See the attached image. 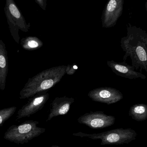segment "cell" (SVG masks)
Here are the masks:
<instances>
[{
    "instance_id": "obj_1",
    "label": "cell",
    "mask_w": 147,
    "mask_h": 147,
    "mask_svg": "<svg viewBox=\"0 0 147 147\" xmlns=\"http://www.w3.org/2000/svg\"><path fill=\"white\" fill-rule=\"evenodd\" d=\"M121 47L125 54L123 62L130 57L132 66L140 72L145 70L147 72V34L140 28L128 24L127 35L122 38Z\"/></svg>"
},
{
    "instance_id": "obj_2",
    "label": "cell",
    "mask_w": 147,
    "mask_h": 147,
    "mask_svg": "<svg viewBox=\"0 0 147 147\" xmlns=\"http://www.w3.org/2000/svg\"><path fill=\"white\" fill-rule=\"evenodd\" d=\"M66 65L52 67L29 78L20 92V99L30 98L55 86L66 74Z\"/></svg>"
},
{
    "instance_id": "obj_3",
    "label": "cell",
    "mask_w": 147,
    "mask_h": 147,
    "mask_svg": "<svg viewBox=\"0 0 147 147\" xmlns=\"http://www.w3.org/2000/svg\"><path fill=\"white\" fill-rule=\"evenodd\" d=\"M37 121H27L19 125L10 126L4 134L5 140L17 144L28 143L45 132V129L38 127Z\"/></svg>"
},
{
    "instance_id": "obj_4",
    "label": "cell",
    "mask_w": 147,
    "mask_h": 147,
    "mask_svg": "<svg viewBox=\"0 0 147 147\" xmlns=\"http://www.w3.org/2000/svg\"><path fill=\"white\" fill-rule=\"evenodd\" d=\"M72 135L92 140H101V145H121L128 144L136 139L137 133L133 129L128 128L116 129L98 134H88L82 132L74 133Z\"/></svg>"
},
{
    "instance_id": "obj_5",
    "label": "cell",
    "mask_w": 147,
    "mask_h": 147,
    "mask_svg": "<svg viewBox=\"0 0 147 147\" xmlns=\"http://www.w3.org/2000/svg\"><path fill=\"white\" fill-rule=\"evenodd\" d=\"M4 10L11 35L18 44L20 39L19 30L27 32L30 27V23H26L14 0H6Z\"/></svg>"
},
{
    "instance_id": "obj_6",
    "label": "cell",
    "mask_w": 147,
    "mask_h": 147,
    "mask_svg": "<svg viewBox=\"0 0 147 147\" xmlns=\"http://www.w3.org/2000/svg\"><path fill=\"white\" fill-rule=\"evenodd\" d=\"M115 121V117L108 115L102 111H95L86 113L78 119V122L93 129L108 127L112 126Z\"/></svg>"
},
{
    "instance_id": "obj_7",
    "label": "cell",
    "mask_w": 147,
    "mask_h": 147,
    "mask_svg": "<svg viewBox=\"0 0 147 147\" xmlns=\"http://www.w3.org/2000/svg\"><path fill=\"white\" fill-rule=\"evenodd\" d=\"M124 0H109L102 16V26L110 28L115 26L122 14Z\"/></svg>"
},
{
    "instance_id": "obj_8",
    "label": "cell",
    "mask_w": 147,
    "mask_h": 147,
    "mask_svg": "<svg viewBox=\"0 0 147 147\" xmlns=\"http://www.w3.org/2000/svg\"><path fill=\"white\" fill-rule=\"evenodd\" d=\"M88 96L95 102L103 103L108 105L116 103L123 98V94L115 88L102 87L91 90Z\"/></svg>"
},
{
    "instance_id": "obj_9",
    "label": "cell",
    "mask_w": 147,
    "mask_h": 147,
    "mask_svg": "<svg viewBox=\"0 0 147 147\" xmlns=\"http://www.w3.org/2000/svg\"><path fill=\"white\" fill-rule=\"evenodd\" d=\"M49 98V93L44 92L31 98L29 101L23 105L17 112V120L29 117L43 108Z\"/></svg>"
},
{
    "instance_id": "obj_10",
    "label": "cell",
    "mask_w": 147,
    "mask_h": 147,
    "mask_svg": "<svg viewBox=\"0 0 147 147\" xmlns=\"http://www.w3.org/2000/svg\"><path fill=\"white\" fill-rule=\"evenodd\" d=\"M107 65L112 71L118 76L129 79H134L138 78L145 79L146 78V75L141 72L136 71L134 67L129 65L126 62L117 63L112 60L108 61Z\"/></svg>"
},
{
    "instance_id": "obj_11",
    "label": "cell",
    "mask_w": 147,
    "mask_h": 147,
    "mask_svg": "<svg viewBox=\"0 0 147 147\" xmlns=\"http://www.w3.org/2000/svg\"><path fill=\"white\" fill-rule=\"evenodd\" d=\"M74 101L75 99L73 98L67 97L66 96L55 98L52 102L51 108L47 121H50L55 117L66 115Z\"/></svg>"
},
{
    "instance_id": "obj_12",
    "label": "cell",
    "mask_w": 147,
    "mask_h": 147,
    "mask_svg": "<svg viewBox=\"0 0 147 147\" xmlns=\"http://www.w3.org/2000/svg\"><path fill=\"white\" fill-rule=\"evenodd\" d=\"M8 72V58L6 45L0 39V90H5Z\"/></svg>"
},
{
    "instance_id": "obj_13",
    "label": "cell",
    "mask_w": 147,
    "mask_h": 147,
    "mask_svg": "<svg viewBox=\"0 0 147 147\" xmlns=\"http://www.w3.org/2000/svg\"><path fill=\"white\" fill-rule=\"evenodd\" d=\"M129 115L137 121H143L147 118V105L145 104H136L131 106Z\"/></svg>"
},
{
    "instance_id": "obj_14",
    "label": "cell",
    "mask_w": 147,
    "mask_h": 147,
    "mask_svg": "<svg viewBox=\"0 0 147 147\" xmlns=\"http://www.w3.org/2000/svg\"><path fill=\"white\" fill-rule=\"evenodd\" d=\"M21 45L24 50L33 51L38 50L42 47L43 42L35 36H28L22 39Z\"/></svg>"
},
{
    "instance_id": "obj_15",
    "label": "cell",
    "mask_w": 147,
    "mask_h": 147,
    "mask_svg": "<svg viewBox=\"0 0 147 147\" xmlns=\"http://www.w3.org/2000/svg\"><path fill=\"white\" fill-rule=\"evenodd\" d=\"M17 108L15 106L0 110V127L14 114Z\"/></svg>"
},
{
    "instance_id": "obj_16",
    "label": "cell",
    "mask_w": 147,
    "mask_h": 147,
    "mask_svg": "<svg viewBox=\"0 0 147 147\" xmlns=\"http://www.w3.org/2000/svg\"><path fill=\"white\" fill-rule=\"evenodd\" d=\"M78 69L77 65L74 64H69L66 66V74L68 75H73L77 71V70Z\"/></svg>"
},
{
    "instance_id": "obj_17",
    "label": "cell",
    "mask_w": 147,
    "mask_h": 147,
    "mask_svg": "<svg viewBox=\"0 0 147 147\" xmlns=\"http://www.w3.org/2000/svg\"><path fill=\"white\" fill-rule=\"evenodd\" d=\"M38 5L43 10H45L46 9L47 0H35Z\"/></svg>"
},
{
    "instance_id": "obj_18",
    "label": "cell",
    "mask_w": 147,
    "mask_h": 147,
    "mask_svg": "<svg viewBox=\"0 0 147 147\" xmlns=\"http://www.w3.org/2000/svg\"><path fill=\"white\" fill-rule=\"evenodd\" d=\"M51 147H60L58 146H55V145H54V146H52Z\"/></svg>"
}]
</instances>
